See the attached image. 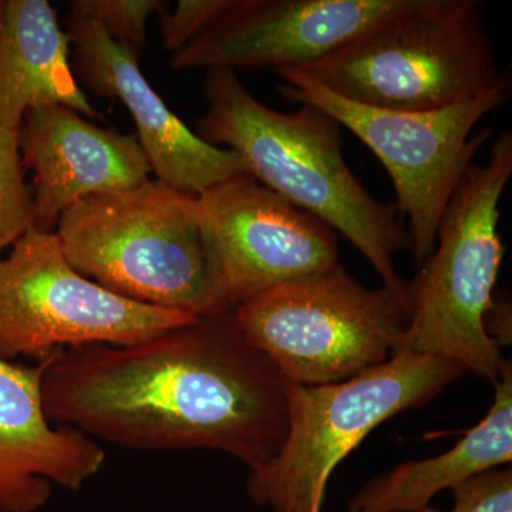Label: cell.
Segmentation results:
<instances>
[{
  "mask_svg": "<svg viewBox=\"0 0 512 512\" xmlns=\"http://www.w3.org/2000/svg\"><path fill=\"white\" fill-rule=\"evenodd\" d=\"M202 90L207 110L197 136L237 154L259 184L348 238L409 306L407 282L394 266V256L410 249L406 224L350 170L338 121L309 104L291 113L272 109L231 70H207Z\"/></svg>",
  "mask_w": 512,
  "mask_h": 512,
  "instance_id": "7a4b0ae2",
  "label": "cell"
},
{
  "mask_svg": "<svg viewBox=\"0 0 512 512\" xmlns=\"http://www.w3.org/2000/svg\"><path fill=\"white\" fill-rule=\"evenodd\" d=\"M19 131L0 130V258L33 227L32 187L20 160Z\"/></svg>",
  "mask_w": 512,
  "mask_h": 512,
  "instance_id": "e0dca14e",
  "label": "cell"
},
{
  "mask_svg": "<svg viewBox=\"0 0 512 512\" xmlns=\"http://www.w3.org/2000/svg\"><path fill=\"white\" fill-rule=\"evenodd\" d=\"M70 62L80 87L94 96L124 104L137 140L156 180L200 195L232 178L249 175L237 154L211 146L185 126L147 82L133 50L114 42L100 25L67 13Z\"/></svg>",
  "mask_w": 512,
  "mask_h": 512,
  "instance_id": "7c38bea8",
  "label": "cell"
},
{
  "mask_svg": "<svg viewBox=\"0 0 512 512\" xmlns=\"http://www.w3.org/2000/svg\"><path fill=\"white\" fill-rule=\"evenodd\" d=\"M414 0H228L217 22L170 56L171 69L301 70Z\"/></svg>",
  "mask_w": 512,
  "mask_h": 512,
  "instance_id": "8fae6325",
  "label": "cell"
},
{
  "mask_svg": "<svg viewBox=\"0 0 512 512\" xmlns=\"http://www.w3.org/2000/svg\"><path fill=\"white\" fill-rule=\"evenodd\" d=\"M168 2L161 0H72L69 12L96 22L120 45L137 56L147 42V22L153 13L163 12Z\"/></svg>",
  "mask_w": 512,
  "mask_h": 512,
  "instance_id": "ac0fdd59",
  "label": "cell"
},
{
  "mask_svg": "<svg viewBox=\"0 0 512 512\" xmlns=\"http://www.w3.org/2000/svg\"><path fill=\"white\" fill-rule=\"evenodd\" d=\"M52 423L138 451H220L249 470L288 433L286 380L249 343L234 311L130 346L66 349L50 362Z\"/></svg>",
  "mask_w": 512,
  "mask_h": 512,
  "instance_id": "6da1fadb",
  "label": "cell"
},
{
  "mask_svg": "<svg viewBox=\"0 0 512 512\" xmlns=\"http://www.w3.org/2000/svg\"><path fill=\"white\" fill-rule=\"evenodd\" d=\"M53 359L26 366L0 357V512L42 510L53 484L82 490L106 463L100 443L47 417L43 379Z\"/></svg>",
  "mask_w": 512,
  "mask_h": 512,
  "instance_id": "5bb4252c",
  "label": "cell"
},
{
  "mask_svg": "<svg viewBox=\"0 0 512 512\" xmlns=\"http://www.w3.org/2000/svg\"><path fill=\"white\" fill-rule=\"evenodd\" d=\"M212 259L232 309L339 265L335 231L251 175L198 195Z\"/></svg>",
  "mask_w": 512,
  "mask_h": 512,
  "instance_id": "30bf717a",
  "label": "cell"
},
{
  "mask_svg": "<svg viewBox=\"0 0 512 512\" xmlns=\"http://www.w3.org/2000/svg\"><path fill=\"white\" fill-rule=\"evenodd\" d=\"M511 301L507 298H494L484 316L487 335L498 346L511 345Z\"/></svg>",
  "mask_w": 512,
  "mask_h": 512,
  "instance_id": "44dd1931",
  "label": "cell"
},
{
  "mask_svg": "<svg viewBox=\"0 0 512 512\" xmlns=\"http://www.w3.org/2000/svg\"><path fill=\"white\" fill-rule=\"evenodd\" d=\"M19 151L33 174V228L40 231L53 232L60 215L84 198L137 187L153 174L134 134L101 128L63 106L26 113Z\"/></svg>",
  "mask_w": 512,
  "mask_h": 512,
  "instance_id": "4fadbf2b",
  "label": "cell"
},
{
  "mask_svg": "<svg viewBox=\"0 0 512 512\" xmlns=\"http://www.w3.org/2000/svg\"><path fill=\"white\" fill-rule=\"evenodd\" d=\"M275 73L284 80L279 92L285 100L326 111L379 158L396 192L394 207L409 232L414 264H423L461 177L494 134L490 127L474 136L473 130L510 99L511 79L447 109L390 111L340 99L296 70Z\"/></svg>",
  "mask_w": 512,
  "mask_h": 512,
  "instance_id": "ba28073f",
  "label": "cell"
},
{
  "mask_svg": "<svg viewBox=\"0 0 512 512\" xmlns=\"http://www.w3.org/2000/svg\"><path fill=\"white\" fill-rule=\"evenodd\" d=\"M450 512H512V470H488L451 488Z\"/></svg>",
  "mask_w": 512,
  "mask_h": 512,
  "instance_id": "ffe728a7",
  "label": "cell"
},
{
  "mask_svg": "<svg viewBox=\"0 0 512 512\" xmlns=\"http://www.w3.org/2000/svg\"><path fill=\"white\" fill-rule=\"evenodd\" d=\"M239 329L285 380L343 382L382 365L409 325V306L343 266L275 286L234 309Z\"/></svg>",
  "mask_w": 512,
  "mask_h": 512,
  "instance_id": "52a82bcc",
  "label": "cell"
},
{
  "mask_svg": "<svg viewBox=\"0 0 512 512\" xmlns=\"http://www.w3.org/2000/svg\"><path fill=\"white\" fill-rule=\"evenodd\" d=\"M200 318L123 298L77 272L55 232L30 228L0 258V357L45 362L82 346L136 345Z\"/></svg>",
  "mask_w": 512,
  "mask_h": 512,
  "instance_id": "9c48e42d",
  "label": "cell"
},
{
  "mask_svg": "<svg viewBox=\"0 0 512 512\" xmlns=\"http://www.w3.org/2000/svg\"><path fill=\"white\" fill-rule=\"evenodd\" d=\"M63 106L99 117L70 62V40L47 0H5L0 15V130L20 128L28 111Z\"/></svg>",
  "mask_w": 512,
  "mask_h": 512,
  "instance_id": "9a60e30c",
  "label": "cell"
},
{
  "mask_svg": "<svg viewBox=\"0 0 512 512\" xmlns=\"http://www.w3.org/2000/svg\"><path fill=\"white\" fill-rule=\"evenodd\" d=\"M228 0H178L173 12L164 9L160 16L161 47L173 53L217 22Z\"/></svg>",
  "mask_w": 512,
  "mask_h": 512,
  "instance_id": "d6986e66",
  "label": "cell"
},
{
  "mask_svg": "<svg viewBox=\"0 0 512 512\" xmlns=\"http://www.w3.org/2000/svg\"><path fill=\"white\" fill-rule=\"evenodd\" d=\"M55 234L77 272L123 298L200 319L234 311L198 195L150 178L77 202Z\"/></svg>",
  "mask_w": 512,
  "mask_h": 512,
  "instance_id": "3957f363",
  "label": "cell"
},
{
  "mask_svg": "<svg viewBox=\"0 0 512 512\" xmlns=\"http://www.w3.org/2000/svg\"><path fill=\"white\" fill-rule=\"evenodd\" d=\"M419 512H443V511L437 510V508L430 507V505H429V507L423 508V510H421Z\"/></svg>",
  "mask_w": 512,
  "mask_h": 512,
  "instance_id": "7402d4cb",
  "label": "cell"
},
{
  "mask_svg": "<svg viewBox=\"0 0 512 512\" xmlns=\"http://www.w3.org/2000/svg\"><path fill=\"white\" fill-rule=\"evenodd\" d=\"M512 175V133L494 140L487 163H471L448 202L436 247L407 282L410 319L394 353L453 360L495 383L505 360L487 335L505 247L500 202Z\"/></svg>",
  "mask_w": 512,
  "mask_h": 512,
  "instance_id": "5b68a950",
  "label": "cell"
},
{
  "mask_svg": "<svg viewBox=\"0 0 512 512\" xmlns=\"http://www.w3.org/2000/svg\"><path fill=\"white\" fill-rule=\"evenodd\" d=\"M3 3H5V0H0V15H2Z\"/></svg>",
  "mask_w": 512,
  "mask_h": 512,
  "instance_id": "603a6c76",
  "label": "cell"
},
{
  "mask_svg": "<svg viewBox=\"0 0 512 512\" xmlns=\"http://www.w3.org/2000/svg\"><path fill=\"white\" fill-rule=\"evenodd\" d=\"M493 406L463 440L440 456L413 461L360 488L346 512H419L440 491L512 460V369L505 362Z\"/></svg>",
  "mask_w": 512,
  "mask_h": 512,
  "instance_id": "2e32d148",
  "label": "cell"
},
{
  "mask_svg": "<svg viewBox=\"0 0 512 512\" xmlns=\"http://www.w3.org/2000/svg\"><path fill=\"white\" fill-rule=\"evenodd\" d=\"M466 372L453 360L402 352L343 382L286 380L288 433L269 463L249 470V497L274 512L322 511L330 474L370 431L431 402Z\"/></svg>",
  "mask_w": 512,
  "mask_h": 512,
  "instance_id": "8992f818",
  "label": "cell"
},
{
  "mask_svg": "<svg viewBox=\"0 0 512 512\" xmlns=\"http://www.w3.org/2000/svg\"><path fill=\"white\" fill-rule=\"evenodd\" d=\"M477 0H414L296 72L340 99L390 111L443 110L508 82Z\"/></svg>",
  "mask_w": 512,
  "mask_h": 512,
  "instance_id": "277c9868",
  "label": "cell"
}]
</instances>
